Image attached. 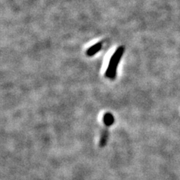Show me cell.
I'll return each instance as SVG.
<instances>
[{
	"label": "cell",
	"instance_id": "7a4b0ae2",
	"mask_svg": "<svg viewBox=\"0 0 180 180\" xmlns=\"http://www.w3.org/2000/svg\"><path fill=\"white\" fill-rule=\"evenodd\" d=\"M101 47H102V43L101 42H98V43L95 44H94L93 46H92L91 47H89L87 51H86V54H87L88 56H94L95 53L100 51V50L101 49Z\"/></svg>",
	"mask_w": 180,
	"mask_h": 180
},
{
	"label": "cell",
	"instance_id": "3957f363",
	"mask_svg": "<svg viewBox=\"0 0 180 180\" xmlns=\"http://www.w3.org/2000/svg\"><path fill=\"white\" fill-rule=\"evenodd\" d=\"M114 122V118L110 113H106L104 116V123L107 127H109Z\"/></svg>",
	"mask_w": 180,
	"mask_h": 180
},
{
	"label": "cell",
	"instance_id": "6da1fadb",
	"mask_svg": "<svg viewBox=\"0 0 180 180\" xmlns=\"http://www.w3.org/2000/svg\"><path fill=\"white\" fill-rule=\"evenodd\" d=\"M124 47L121 46L116 49L115 53L111 56L110 62L105 72V77L110 80H114L116 77V71H117L118 65L120 60L122 59V55L124 53Z\"/></svg>",
	"mask_w": 180,
	"mask_h": 180
}]
</instances>
